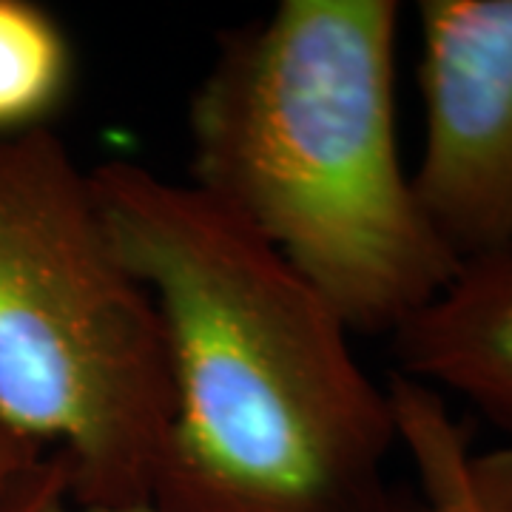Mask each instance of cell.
<instances>
[{"mask_svg":"<svg viewBox=\"0 0 512 512\" xmlns=\"http://www.w3.org/2000/svg\"><path fill=\"white\" fill-rule=\"evenodd\" d=\"M0 512H163L154 504L134 507H77L69 495L66 458L46 450L0 498Z\"/></svg>","mask_w":512,"mask_h":512,"instance_id":"obj_8","label":"cell"},{"mask_svg":"<svg viewBox=\"0 0 512 512\" xmlns=\"http://www.w3.org/2000/svg\"><path fill=\"white\" fill-rule=\"evenodd\" d=\"M0 419L66 458L77 507L151 504L171 424L163 325L92 168L49 126L0 137Z\"/></svg>","mask_w":512,"mask_h":512,"instance_id":"obj_3","label":"cell"},{"mask_svg":"<svg viewBox=\"0 0 512 512\" xmlns=\"http://www.w3.org/2000/svg\"><path fill=\"white\" fill-rule=\"evenodd\" d=\"M387 393L421 481V498L399 495L396 512H512V447L473 456L436 390L396 376Z\"/></svg>","mask_w":512,"mask_h":512,"instance_id":"obj_6","label":"cell"},{"mask_svg":"<svg viewBox=\"0 0 512 512\" xmlns=\"http://www.w3.org/2000/svg\"><path fill=\"white\" fill-rule=\"evenodd\" d=\"M46 450L37 447L35 441L23 439L20 433H15L6 421L0 419V498L12 490V484L18 481L37 458L43 456Z\"/></svg>","mask_w":512,"mask_h":512,"instance_id":"obj_9","label":"cell"},{"mask_svg":"<svg viewBox=\"0 0 512 512\" xmlns=\"http://www.w3.org/2000/svg\"><path fill=\"white\" fill-rule=\"evenodd\" d=\"M393 0H282L225 32L188 103L191 174L291 262L350 333H396L461 262L396 134Z\"/></svg>","mask_w":512,"mask_h":512,"instance_id":"obj_2","label":"cell"},{"mask_svg":"<svg viewBox=\"0 0 512 512\" xmlns=\"http://www.w3.org/2000/svg\"><path fill=\"white\" fill-rule=\"evenodd\" d=\"M421 211L458 262L512 245V0H421Z\"/></svg>","mask_w":512,"mask_h":512,"instance_id":"obj_4","label":"cell"},{"mask_svg":"<svg viewBox=\"0 0 512 512\" xmlns=\"http://www.w3.org/2000/svg\"><path fill=\"white\" fill-rule=\"evenodd\" d=\"M92 185L163 325L171 424L151 504L396 512L393 402L328 299L197 185L131 160L94 165Z\"/></svg>","mask_w":512,"mask_h":512,"instance_id":"obj_1","label":"cell"},{"mask_svg":"<svg viewBox=\"0 0 512 512\" xmlns=\"http://www.w3.org/2000/svg\"><path fill=\"white\" fill-rule=\"evenodd\" d=\"M399 376L450 390L512 436V245L461 262L393 333Z\"/></svg>","mask_w":512,"mask_h":512,"instance_id":"obj_5","label":"cell"},{"mask_svg":"<svg viewBox=\"0 0 512 512\" xmlns=\"http://www.w3.org/2000/svg\"><path fill=\"white\" fill-rule=\"evenodd\" d=\"M72 80V43L55 15L32 0H0V134L46 128Z\"/></svg>","mask_w":512,"mask_h":512,"instance_id":"obj_7","label":"cell"}]
</instances>
